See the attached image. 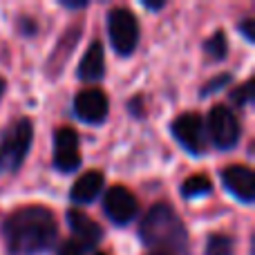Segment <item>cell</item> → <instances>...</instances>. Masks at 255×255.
Returning a JSON list of instances; mask_svg holds the SVG:
<instances>
[{
    "mask_svg": "<svg viewBox=\"0 0 255 255\" xmlns=\"http://www.w3.org/2000/svg\"><path fill=\"white\" fill-rule=\"evenodd\" d=\"M0 233L9 255H43L56 247L58 224L47 206H22L4 217Z\"/></svg>",
    "mask_w": 255,
    "mask_h": 255,
    "instance_id": "1",
    "label": "cell"
},
{
    "mask_svg": "<svg viewBox=\"0 0 255 255\" xmlns=\"http://www.w3.org/2000/svg\"><path fill=\"white\" fill-rule=\"evenodd\" d=\"M139 238L150 251H163L170 255L188 253V231L179 220L177 211L166 202L148 208L139 222Z\"/></svg>",
    "mask_w": 255,
    "mask_h": 255,
    "instance_id": "2",
    "label": "cell"
},
{
    "mask_svg": "<svg viewBox=\"0 0 255 255\" xmlns=\"http://www.w3.org/2000/svg\"><path fill=\"white\" fill-rule=\"evenodd\" d=\"M31 141H34V124L27 117L13 121L0 134V177L16 175L20 170L31 150Z\"/></svg>",
    "mask_w": 255,
    "mask_h": 255,
    "instance_id": "3",
    "label": "cell"
},
{
    "mask_svg": "<svg viewBox=\"0 0 255 255\" xmlns=\"http://www.w3.org/2000/svg\"><path fill=\"white\" fill-rule=\"evenodd\" d=\"M139 20L130 9L117 7L108 13V38L119 56L134 54L136 45H139Z\"/></svg>",
    "mask_w": 255,
    "mask_h": 255,
    "instance_id": "4",
    "label": "cell"
},
{
    "mask_svg": "<svg viewBox=\"0 0 255 255\" xmlns=\"http://www.w3.org/2000/svg\"><path fill=\"white\" fill-rule=\"evenodd\" d=\"M204 130H206V139H211L217 150H233L242 139V126L229 106L211 108Z\"/></svg>",
    "mask_w": 255,
    "mask_h": 255,
    "instance_id": "5",
    "label": "cell"
},
{
    "mask_svg": "<svg viewBox=\"0 0 255 255\" xmlns=\"http://www.w3.org/2000/svg\"><path fill=\"white\" fill-rule=\"evenodd\" d=\"M52 163L58 172L72 175L81 166V139L74 128H58L54 130V148H52Z\"/></svg>",
    "mask_w": 255,
    "mask_h": 255,
    "instance_id": "6",
    "label": "cell"
},
{
    "mask_svg": "<svg viewBox=\"0 0 255 255\" xmlns=\"http://www.w3.org/2000/svg\"><path fill=\"white\" fill-rule=\"evenodd\" d=\"M170 132L177 139V143L186 150V152L199 154L206 152V130H204V121L195 112H184V115L175 117L170 124Z\"/></svg>",
    "mask_w": 255,
    "mask_h": 255,
    "instance_id": "7",
    "label": "cell"
},
{
    "mask_svg": "<svg viewBox=\"0 0 255 255\" xmlns=\"http://www.w3.org/2000/svg\"><path fill=\"white\" fill-rule=\"evenodd\" d=\"M74 115L76 119H81L83 124L90 126H101L103 121L110 115V101H108V94L99 88H88L81 90L74 97Z\"/></svg>",
    "mask_w": 255,
    "mask_h": 255,
    "instance_id": "8",
    "label": "cell"
},
{
    "mask_svg": "<svg viewBox=\"0 0 255 255\" xmlns=\"http://www.w3.org/2000/svg\"><path fill=\"white\" fill-rule=\"evenodd\" d=\"M103 213L117 226H128L139 215V202L126 186H112L103 197Z\"/></svg>",
    "mask_w": 255,
    "mask_h": 255,
    "instance_id": "9",
    "label": "cell"
},
{
    "mask_svg": "<svg viewBox=\"0 0 255 255\" xmlns=\"http://www.w3.org/2000/svg\"><path fill=\"white\" fill-rule=\"evenodd\" d=\"M222 184L238 202H255V172L249 166H229L222 170Z\"/></svg>",
    "mask_w": 255,
    "mask_h": 255,
    "instance_id": "10",
    "label": "cell"
},
{
    "mask_svg": "<svg viewBox=\"0 0 255 255\" xmlns=\"http://www.w3.org/2000/svg\"><path fill=\"white\" fill-rule=\"evenodd\" d=\"M65 220H67V226H70V231H72V240L79 242L85 251L94 249L103 240V229L92 220V217L85 215V213L76 211V208H70V211L65 213Z\"/></svg>",
    "mask_w": 255,
    "mask_h": 255,
    "instance_id": "11",
    "label": "cell"
},
{
    "mask_svg": "<svg viewBox=\"0 0 255 255\" xmlns=\"http://www.w3.org/2000/svg\"><path fill=\"white\" fill-rule=\"evenodd\" d=\"M106 76V56H103V45L99 40H92L88 52L83 54L79 63V79L85 83H99Z\"/></svg>",
    "mask_w": 255,
    "mask_h": 255,
    "instance_id": "12",
    "label": "cell"
},
{
    "mask_svg": "<svg viewBox=\"0 0 255 255\" xmlns=\"http://www.w3.org/2000/svg\"><path fill=\"white\" fill-rule=\"evenodd\" d=\"M106 177L101 170H90L85 175H81L74 181V186L70 188V199L74 204H92L94 199L101 195Z\"/></svg>",
    "mask_w": 255,
    "mask_h": 255,
    "instance_id": "13",
    "label": "cell"
},
{
    "mask_svg": "<svg viewBox=\"0 0 255 255\" xmlns=\"http://www.w3.org/2000/svg\"><path fill=\"white\" fill-rule=\"evenodd\" d=\"M181 197L184 199H195V197H206L213 193V181L206 175H193L181 184L179 188Z\"/></svg>",
    "mask_w": 255,
    "mask_h": 255,
    "instance_id": "14",
    "label": "cell"
},
{
    "mask_svg": "<svg viewBox=\"0 0 255 255\" xmlns=\"http://www.w3.org/2000/svg\"><path fill=\"white\" fill-rule=\"evenodd\" d=\"M204 52L208 54L211 61H224L226 54H229V40H226V34L224 31H215L211 38L204 43Z\"/></svg>",
    "mask_w": 255,
    "mask_h": 255,
    "instance_id": "15",
    "label": "cell"
},
{
    "mask_svg": "<svg viewBox=\"0 0 255 255\" xmlns=\"http://www.w3.org/2000/svg\"><path fill=\"white\" fill-rule=\"evenodd\" d=\"M235 240L224 233H213L206 242V255H233Z\"/></svg>",
    "mask_w": 255,
    "mask_h": 255,
    "instance_id": "16",
    "label": "cell"
},
{
    "mask_svg": "<svg viewBox=\"0 0 255 255\" xmlns=\"http://www.w3.org/2000/svg\"><path fill=\"white\" fill-rule=\"evenodd\" d=\"M231 101L238 103V108L251 106L253 103V81H244L240 88H235L233 92H231Z\"/></svg>",
    "mask_w": 255,
    "mask_h": 255,
    "instance_id": "17",
    "label": "cell"
},
{
    "mask_svg": "<svg viewBox=\"0 0 255 255\" xmlns=\"http://www.w3.org/2000/svg\"><path fill=\"white\" fill-rule=\"evenodd\" d=\"M231 81H233V76H231L229 72H226V74H222V76H215V79H213V81H208V83L204 85L202 90H199V97H202V99H204V97H211L213 92H217V90H222V88H224V85H229Z\"/></svg>",
    "mask_w": 255,
    "mask_h": 255,
    "instance_id": "18",
    "label": "cell"
},
{
    "mask_svg": "<svg viewBox=\"0 0 255 255\" xmlns=\"http://www.w3.org/2000/svg\"><path fill=\"white\" fill-rule=\"evenodd\" d=\"M88 251H85L83 247H81L79 242H74V240H65V242H61V247H58L56 255H85Z\"/></svg>",
    "mask_w": 255,
    "mask_h": 255,
    "instance_id": "19",
    "label": "cell"
},
{
    "mask_svg": "<svg viewBox=\"0 0 255 255\" xmlns=\"http://www.w3.org/2000/svg\"><path fill=\"white\" fill-rule=\"evenodd\" d=\"M238 31H242V36L249 40V43H253L255 40V18H244V20L238 22Z\"/></svg>",
    "mask_w": 255,
    "mask_h": 255,
    "instance_id": "20",
    "label": "cell"
},
{
    "mask_svg": "<svg viewBox=\"0 0 255 255\" xmlns=\"http://www.w3.org/2000/svg\"><path fill=\"white\" fill-rule=\"evenodd\" d=\"M143 7H145V9H150V11H159V9L166 7V2H150V0H145Z\"/></svg>",
    "mask_w": 255,
    "mask_h": 255,
    "instance_id": "21",
    "label": "cell"
},
{
    "mask_svg": "<svg viewBox=\"0 0 255 255\" xmlns=\"http://www.w3.org/2000/svg\"><path fill=\"white\" fill-rule=\"evenodd\" d=\"M63 7L65 9H85L88 2H63Z\"/></svg>",
    "mask_w": 255,
    "mask_h": 255,
    "instance_id": "22",
    "label": "cell"
},
{
    "mask_svg": "<svg viewBox=\"0 0 255 255\" xmlns=\"http://www.w3.org/2000/svg\"><path fill=\"white\" fill-rule=\"evenodd\" d=\"M4 88H7V85H4V81L0 79V99H2V94H4Z\"/></svg>",
    "mask_w": 255,
    "mask_h": 255,
    "instance_id": "23",
    "label": "cell"
},
{
    "mask_svg": "<svg viewBox=\"0 0 255 255\" xmlns=\"http://www.w3.org/2000/svg\"><path fill=\"white\" fill-rule=\"evenodd\" d=\"M148 255H170V253H163V251H150Z\"/></svg>",
    "mask_w": 255,
    "mask_h": 255,
    "instance_id": "24",
    "label": "cell"
},
{
    "mask_svg": "<svg viewBox=\"0 0 255 255\" xmlns=\"http://www.w3.org/2000/svg\"><path fill=\"white\" fill-rule=\"evenodd\" d=\"M94 255H108V253H94Z\"/></svg>",
    "mask_w": 255,
    "mask_h": 255,
    "instance_id": "25",
    "label": "cell"
}]
</instances>
